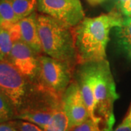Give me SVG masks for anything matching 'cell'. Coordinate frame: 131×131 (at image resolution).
Instances as JSON below:
<instances>
[{
	"instance_id": "1",
	"label": "cell",
	"mask_w": 131,
	"mask_h": 131,
	"mask_svg": "<svg viewBox=\"0 0 131 131\" xmlns=\"http://www.w3.org/2000/svg\"><path fill=\"white\" fill-rule=\"evenodd\" d=\"M125 16L118 9L95 18H84L73 27L77 63L106 60V46L112 28L120 26Z\"/></svg>"
},
{
	"instance_id": "2",
	"label": "cell",
	"mask_w": 131,
	"mask_h": 131,
	"mask_svg": "<svg viewBox=\"0 0 131 131\" xmlns=\"http://www.w3.org/2000/svg\"><path fill=\"white\" fill-rule=\"evenodd\" d=\"M37 27L42 52L74 69L78 63L73 27L42 13L37 15Z\"/></svg>"
},
{
	"instance_id": "3",
	"label": "cell",
	"mask_w": 131,
	"mask_h": 131,
	"mask_svg": "<svg viewBox=\"0 0 131 131\" xmlns=\"http://www.w3.org/2000/svg\"><path fill=\"white\" fill-rule=\"evenodd\" d=\"M95 115L101 121L104 131H113L115 119L114 103L119 98L109 63L106 60L93 63Z\"/></svg>"
},
{
	"instance_id": "4",
	"label": "cell",
	"mask_w": 131,
	"mask_h": 131,
	"mask_svg": "<svg viewBox=\"0 0 131 131\" xmlns=\"http://www.w3.org/2000/svg\"><path fill=\"white\" fill-rule=\"evenodd\" d=\"M31 82L10 61L5 58L0 60V93L13 106L15 116L27 101Z\"/></svg>"
},
{
	"instance_id": "5",
	"label": "cell",
	"mask_w": 131,
	"mask_h": 131,
	"mask_svg": "<svg viewBox=\"0 0 131 131\" xmlns=\"http://www.w3.org/2000/svg\"><path fill=\"white\" fill-rule=\"evenodd\" d=\"M39 69L37 82L45 88L63 96L69 85L74 69L65 62L39 55Z\"/></svg>"
},
{
	"instance_id": "6",
	"label": "cell",
	"mask_w": 131,
	"mask_h": 131,
	"mask_svg": "<svg viewBox=\"0 0 131 131\" xmlns=\"http://www.w3.org/2000/svg\"><path fill=\"white\" fill-rule=\"evenodd\" d=\"M37 9L70 27H75L84 18L80 0H37Z\"/></svg>"
},
{
	"instance_id": "7",
	"label": "cell",
	"mask_w": 131,
	"mask_h": 131,
	"mask_svg": "<svg viewBox=\"0 0 131 131\" xmlns=\"http://www.w3.org/2000/svg\"><path fill=\"white\" fill-rule=\"evenodd\" d=\"M39 55L23 41L15 42L7 58L30 82L37 81L39 69Z\"/></svg>"
},
{
	"instance_id": "8",
	"label": "cell",
	"mask_w": 131,
	"mask_h": 131,
	"mask_svg": "<svg viewBox=\"0 0 131 131\" xmlns=\"http://www.w3.org/2000/svg\"><path fill=\"white\" fill-rule=\"evenodd\" d=\"M63 108L69 119V129L90 118L88 109L84 103L79 84L72 80L62 96Z\"/></svg>"
},
{
	"instance_id": "9",
	"label": "cell",
	"mask_w": 131,
	"mask_h": 131,
	"mask_svg": "<svg viewBox=\"0 0 131 131\" xmlns=\"http://www.w3.org/2000/svg\"><path fill=\"white\" fill-rule=\"evenodd\" d=\"M76 81L80 86L81 93L84 103L88 109L90 118L101 121L95 115V102L93 82V63H88L81 65L77 72Z\"/></svg>"
},
{
	"instance_id": "10",
	"label": "cell",
	"mask_w": 131,
	"mask_h": 131,
	"mask_svg": "<svg viewBox=\"0 0 131 131\" xmlns=\"http://www.w3.org/2000/svg\"><path fill=\"white\" fill-rule=\"evenodd\" d=\"M37 15L36 12H34L27 17L20 19L19 24L21 41L25 42L37 54L41 55L43 52L38 32Z\"/></svg>"
},
{
	"instance_id": "11",
	"label": "cell",
	"mask_w": 131,
	"mask_h": 131,
	"mask_svg": "<svg viewBox=\"0 0 131 131\" xmlns=\"http://www.w3.org/2000/svg\"><path fill=\"white\" fill-rule=\"evenodd\" d=\"M118 46L128 53L131 51V17L125 16L120 26L114 28Z\"/></svg>"
},
{
	"instance_id": "12",
	"label": "cell",
	"mask_w": 131,
	"mask_h": 131,
	"mask_svg": "<svg viewBox=\"0 0 131 131\" xmlns=\"http://www.w3.org/2000/svg\"><path fill=\"white\" fill-rule=\"evenodd\" d=\"M19 20L20 19L13 9L11 0H0V26L6 29Z\"/></svg>"
},
{
	"instance_id": "13",
	"label": "cell",
	"mask_w": 131,
	"mask_h": 131,
	"mask_svg": "<svg viewBox=\"0 0 131 131\" xmlns=\"http://www.w3.org/2000/svg\"><path fill=\"white\" fill-rule=\"evenodd\" d=\"M69 119L62 106L58 108L48 123L45 131H69Z\"/></svg>"
},
{
	"instance_id": "14",
	"label": "cell",
	"mask_w": 131,
	"mask_h": 131,
	"mask_svg": "<svg viewBox=\"0 0 131 131\" xmlns=\"http://www.w3.org/2000/svg\"><path fill=\"white\" fill-rule=\"evenodd\" d=\"M15 13L20 20L35 12L37 0H11Z\"/></svg>"
},
{
	"instance_id": "15",
	"label": "cell",
	"mask_w": 131,
	"mask_h": 131,
	"mask_svg": "<svg viewBox=\"0 0 131 131\" xmlns=\"http://www.w3.org/2000/svg\"><path fill=\"white\" fill-rule=\"evenodd\" d=\"M15 117V112L13 106L5 95L0 93V123L9 122Z\"/></svg>"
},
{
	"instance_id": "16",
	"label": "cell",
	"mask_w": 131,
	"mask_h": 131,
	"mask_svg": "<svg viewBox=\"0 0 131 131\" xmlns=\"http://www.w3.org/2000/svg\"><path fill=\"white\" fill-rule=\"evenodd\" d=\"M14 42L9 31L0 26V52L4 58L7 59L13 47Z\"/></svg>"
},
{
	"instance_id": "17",
	"label": "cell",
	"mask_w": 131,
	"mask_h": 131,
	"mask_svg": "<svg viewBox=\"0 0 131 131\" xmlns=\"http://www.w3.org/2000/svg\"><path fill=\"white\" fill-rule=\"evenodd\" d=\"M69 131H104L101 121L89 118L78 125L72 127Z\"/></svg>"
},
{
	"instance_id": "18",
	"label": "cell",
	"mask_w": 131,
	"mask_h": 131,
	"mask_svg": "<svg viewBox=\"0 0 131 131\" xmlns=\"http://www.w3.org/2000/svg\"><path fill=\"white\" fill-rule=\"evenodd\" d=\"M9 122L18 131H45L42 127L25 120H10Z\"/></svg>"
},
{
	"instance_id": "19",
	"label": "cell",
	"mask_w": 131,
	"mask_h": 131,
	"mask_svg": "<svg viewBox=\"0 0 131 131\" xmlns=\"http://www.w3.org/2000/svg\"><path fill=\"white\" fill-rule=\"evenodd\" d=\"M118 9L124 16L131 17V0H127L120 5H118Z\"/></svg>"
},
{
	"instance_id": "20",
	"label": "cell",
	"mask_w": 131,
	"mask_h": 131,
	"mask_svg": "<svg viewBox=\"0 0 131 131\" xmlns=\"http://www.w3.org/2000/svg\"><path fill=\"white\" fill-rule=\"evenodd\" d=\"M114 131H131V122L124 119L122 122Z\"/></svg>"
},
{
	"instance_id": "21",
	"label": "cell",
	"mask_w": 131,
	"mask_h": 131,
	"mask_svg": "<svg viewBox=\"0 0 131 131\" xmlns=\"http://www.w3.org/2000/svg\"><path fill=\"white\" fill-rule=\"evenodd\" d=\"M0 131H18L10 122L0 123Z\"/></svg>"
},
{
	"instance_id": "22",
	"label": "cell",
	"mask_w": 131,
	"mask_h": 131,
	"mask_svg": "<svg viewBox=\"0 0 131 131\" xmlns=\"http://www.w3.org/2000/svg\"><path fill=\"white\" fill-rule=\"evenodd\" d=\"M107 1H108V0H87V2L89 3L90 5L91 6H93V7L101 5V4H103V3L107 2Z\"/></svg>"
},
{
	"instance_id": "23",
	"label": "cell",
	"mask_w": 131,
	"mask_h": 131,
	"mask_svg": "<svg viewBox=\"0 0 131 131\" xmlns=\"http://www.w3.org/2000/svg\"><path fill=\"white\" fill-rule=\"evenodd\" d=\"M124 119H125L127 121H129V122H131V105L130 107V109H129V111H128V113L127 114L126 117H125Z\"/></svg>"
},
{
	"instance_id": "24",
	"label": "cell",
	"mask_w": 131,
	"mask_h": 131,
	"mask_svg": "<svg viewBox=\"0 0 131 131\" xmlns=\"http://www.w3.org/2000/svg\"><path fill=\"white\" fill-rule=\"evenodd\" d=\"M126 1L127 0H117V5H120V4H122V3L126 2Z\"/></svg>"
},
{
	"instance_id": "25",
	"label": "cell",
	"mask_w": 131,
	"mask_h": 131,
	"mask_svg": "<svg viewBox=\"0 0 131 131\" xmlns=\"http://www.w3.org/2000/svg\"><path fill=\"white\" fill-rule=\"evenodd\" d=\"M4 58V57L2 56V53L0 52V60H2V59H3Z\"/></svg>"
},
{
	"instance_id": "26",
	"label": "cell",
	"mask_w": 131,
	"mask_h": 131,
	"mask_svg": "<svg viewBox=\"0 0 131 131\" xmlns=\"http://www.w3.org/2000/svg\"><path fill=\"white\" fill-rule=\"evenodd\" d=\"M129 55H130V56L131 57V51L130 52H129Z\"/></svg>"
}]
</instances>
